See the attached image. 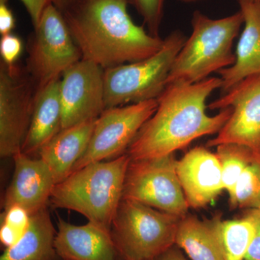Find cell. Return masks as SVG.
Here are the masks:
<instances>
[{
  "label": "cell",
  "mask_w": 260,
  "mask_h": 260,
  "mask_svg": "<svg viewBox=\"0 0 260 260\" xmlns=\"http://www.w3.org/2000/svg\"><path fill=\"white\" fill-rule=\"evenodd\" d=\"M223 220L221 214L200 220L188 213L178 225L175 245L190 260H225L221 242Z\"/></svg>",
  "instance_id": "cell-19"
},
{
  "label": "cell",
  "mask_w": 260,
  "mask_h": 260,
  "mask_svg": "<svg viewBox=\"0 0 260 260\" xmlns=\"http://www.w3.org/2000/svg\"><path fill=\"white\" fill-rule=\"evenodd\" d=\"M37 87L30 75L16 65L0 67V155L13 157L21 151L28 133Z\"/></svg>",
  "instance_id": "cell-10"
},
{
  "label": "cell",
  "mask_w": 260,
  "mask_h": 260,
  "mask_svg": "<svg viewBox=\"0 0 260 260\" xmlns=\"http://www.w3.org/2000/svg\"><path fill=\"white\" fill-rule=\"evenodd\" d=\"M130 160L124 153L110 161L85 166L54 186L49 203L54 208L78 212L89 222L111 230Z\"/></svg>",
  "instance_id": "cell-3"
},
{
  "label": "cell",
  "mask_w": 260,
  "mask_h": 260,
  "mask_svg": "<svg viewBox=\"0 0 260 260\" xmlns=\"http://www.w3.org/2000/svg\"><path fill=\"white\" fill-rule=\"evenodd\" d=\"M229 107L233 108L232 115L207 146L237 143L260 156V75L248 77L208 105L211 110Z\"/></svg>",
  "instance_id": "cell-11"
},
{
  "label": "cell",
  "mask_w": 260,
  "mask_h": 260,
  "mask_svg": "<svg viewBox=\"0 0 260 260\" xmlns=\"http://www.w3.org/2000/svg\"><path fill=\"white\" fill-rule=\"evenodd\" d=\"M186 41L181 30H174L154 55L104 70L106 109L158 99Z\"/></svg>",
  "instance_id": "cell-6"
},
{
  "label": "cell",
  "mask_w": 260,
  "mask_h": 260,
  "mask_svg": "<svg viewBox=\"0 0 260 260\" xmlns=\"http://www.w3.org/2000/svg\"><path fill=\"white\" fill-rule=\"evenodd\" d=\"M128 0H74L61 13L82 59L104 70L143 60L161 49L164 39L137 25Z\"/></svg>",
  "instance_id": "cell-2"
},
{
  "label": "cell",
  "mask_w": 260,
  "mask_h": 260,
  "mask_svg": "<svg viewBox=\"0 0 260 260\" xmlns=\"http://www.w3.org/2000/svg\"><path fill=\"white\" fill-rule=\"evenodd\" d=\"M155 260H188L183 254L180 248L174 245L162 253Z\"/></svg>",
  "instance_id": "cell-30"
},
{
  "label": "cell",
  "mask_w": 260,
  "mask_h": 260,
  "mask_svg": "<svg viewBox=\"0 0 260 260\" xmlns=\"http://www.w3.org/2000/svg\"><path fill=\"white\" fill-rule=\"evenodd\" d=\"M13 179L3 199L4 210L18 205L32 215L47 208L56 185L47 164L21 151L15 154Z\"/></svg>",
  "instance_id": "cell-13"
},
{
  "label": "cell",
  "mask_w": 260,
  "mask_h": 260,
  "mask_svg": "<svg viewBox=\"0 0 260 260\" xmlns=\"http://www.w3.org/2000/svg\"><path fill=\"white\" fill-rule=\"evenodd\" d=\"M74 0H52L53 5L58 9L62 12L65 8H68Z\"/></svg>",
  "instance_id": "cell-31"
},
{
  "label": "cell",
  "mask_w": 260,
  "mask_h": 260,
  "mask_svg": "<svg viewBox=\"0 0 260 260\" xmlns=\"http://www.w3.org/2000/svg\"><path fill=\"white\" fill-rule=\"evenodd\" d=\"M157 107L158 100L155 99L106 109L97 118L88 148L75 164L72 173L91 162L116 158L126 153Z\"/></svg>",
  "instance_id": "cell-9"
},
{
  "label": "cell",
  "mask_w": 260,
  "mask_h": 260,
  "mask_svg": "<svg viewBox=\"0 0 260 260\" xmlns=\"http://www.w3.org/2000/svg\"><path fill=\"white\" fill-rule=\"evenodd\" d=\"M179 1L183 2L185 3H196V2L202 1V0H179Z\"/></svg>",
  "instance_id": "cell-32"
},
{
  "label": "cell",
  "mask_w": 260,
  "mask_h": 260,
  "mask_svg": "<svg viewBox=\"0 0 260 260\" xmlns=\"http://www.w3.org/2000/svg\"><path fill=\"white\" fill-rule=\"evenodd\" d=\"M55 248L61 260H122L111 230L89 222L76 225L59 218Z\"/></svg>",
  "instance_id": "cell-15"
},
{
  "label": "cell",
  "mask_w": 260,
  "mask_h": 260,
  "mask_svg": "<svg viewBox=\"0 0 260 260\" xmlns=\"http://www.w3.org/2000/svg\"><path fill=\"white\" fill-rule=\"evenodd\" d=\"M177 172L189 208H205L224 190L216 154L205 147H195L177 160Z\"/></svg>",
  "instance_id": "cell-14"
},
{
  "label": "cell",
  "mask_w": 260,
  "mask_h": 260,
  "mask_svg": "<svg viewBox=\"0 0 260 260\" xmlns=\"http://www.w3.org/2000/svg\"><path fill=\"white\" fill-rule=\"evenodd\" d=\"M60 80H54L37 90L31 121L21 149L25 155H38L61 129Z\"/></svg>",
  "instance_id": "cell-18"
},
{
  "label": "cell",
  "mask_w": 260,
  "mask_h": 260,
  "mask_svg": "<svg viewBox=\"0 0 260 260\" xmlns=\"http://www.w3.org/2000/svg\"><path fill=\"white\" fill-rule=\"evenodd\" d=\"M23 51L21 39L13 34L3 36L0 40V54L4 64L9 67L16 65Z\"/></svg>",
  "instance_id": "cell-26"
},
{
  "label": "cell",
  "mask_w": 260,
  "mask_h": 260,
  "mask_svg": "<svg viewBox=\"0 0 260 260\" xmlns=\"http://www.w3.org/2000/svg\"><path fill=\"white\" fill-rule=\"evenodd\" d=\"M238 2L244 16V29L236 49L235 62L218 72L223 94L248 77L260 75V3Z\"/></svg>",
  "instance_id": "cell-16"
},
{
  "label": "cell",
  "mask_w": 260,
  "mask_h": 260,
  "mask_svg": "<svg viewBox=\"0 0 260 260\" xmlns=\"http://www.w3.org/2000/svg\"><path fill=\"white\" fill-rule=\"evenodd\" d=\"M221 85V79L217 77L195 83L168 84L157 99L156 110L126 153L132 160L165 156L186 148L201 137L218 134L232 115L233 108H225L211 116L206 113V102Z\"/></svg>",
  "instance_id": "cell-1"
},
{
  "label": "cell",
  "mask_w": 260,
  "mask_h": 260,
  "mask_svg": "<svg viewBox=\"0 0 260 260\" xmlns=\"http://www.w3.org/2000/svg\"><path fill=\"white\" fill-rule=\"evenodd\" d=\"M60 98L61 129L96 119L106 109L104 70L80 59L61 77Z\"/></svg>",
  "instance_id": "cell-12"
},
{
  "label": "cell",
  "mask_w": 260,
  "mask_h": 260,
  "mask_svg": "<svg viewBox=\"0 0 260 260\" xmlns=\"http://www.w3.org/2000/svg\"><path fill=\"white\" fill-rule=\"evenodd\" d=\"M253 1L258 2V3H260V0H253Z\"/></svg>",
  "instance_id": "cell-33"
},
{
  "label": "cell",
  "mask_w": 260,
  "mask_h": 260,
  "mask_svg": "<svg viewBox=\"0 0 260 260\" xmlns=\"http://www.w3.org/2000/svg\"><path fill=\"white\" fill-rule=\"evenodd\" d=\"M56 232L47 208L30 215L26 232L17 244L7 248L0 260H61L55 248Z\"/></svg>",
  "instance_id": "cell-20"
},
{
  "label": "cell",
  "mask_w": 260,
  "mask_h": 260,
  "mask_svg": "<svg viewBox=\"0 0 260 260\" xmlns=\"http://www.w3.org/2000/svg\"><path fill=\"white\" fill-rule=\"evenodd\" d=\"M181 217L122 199L111 234L122 260H155L175 245Z\"/></svg>",
  "instance_id": "cell-5"
},
{
  "label": "cell",
  "mask_w": 260,
  "mask_h": 260,
  "mask_svg": "<svg viewBox=\"0 0 260 260\" xmlns=\"http://www.w3.org/2000/svg\"><path fill=\"white\" fill-rule=\"evenodd\" d=\"M30 15L34 28L37 26L43 13L52 0H20Z\"/></svg>",
  "instance_id": "cell-29"
},
{
  "label": "cell",
  "mask_w": 260,
  "mask_h": 260,
  "mask_svg": "<svg viewBox=\"0 0 260 260\" xmlns=\"http://www.w3.org/2000/svg\"><path fill=\"white\" fill-rule=\"evenodd\" d=\"M143 19L148 32L159 37L166 0H128Z\"/></svg>",
  "instance_id": "cell-25"
},
{
  "label": "cell",
  "mask_w": 260,
  "mask_h": 260,
  "mask_svg": "<svg viewBox=\"0 0 260 260\" xmlns=\"http://www.w3.org/2000/svg\"><path fill=\"white\" fill-rule=\"evenodd\" d=\"M216 148L215 154L221 167L224 190L229 194V203L232 208L239 178L246 167L259 155L249 147L237 143H224Z\"/></svg>",
  "instance_id": "cell-21"
},
{
  "label": "cell",
  "mask_w": 260,
  "mask_h": 260,
  "mask_svg": "<svg viewBox=\"0 0 260 260\" xmlns=\"http://www.w3.org/2000/svg\"><path fill=\"white\" fill-rule=\"evenodd\" d=\"M255 234L254 222L247 215L223 220L221 242L225 260H244Z\"/></svg>",
  "instance_id": "cell-22"
},
{
  "label": "cell",
  "mask_w": 260,
  "mask_h": 260,
  "mask_svg": "<svg viewBox=\"0 0 260 260\" xmlns=\"http://www.w3.org/2000/svg\"><path fill=\"white\" fill-rule=\"evenodd\" d=\"M30 215L22 207L14 205L4 210L2 215L0 241L5 249L21 239L29 226Z\"/></svg>",
  "instance_id": "cell-24"
},
{
  "label": "cell",
  "mask_w": 260,
  "mask_h": 260,
  "mask_svg": "<svg viewBox=\"0 0 260 260\" xmlns=\"http://www.w3.org/2000/svg\"><path fill=\"white\" fill-rule=\"evenodd\" d=\"M244 215L251 219L255 226V234L244 260H260V210H246Z\"/></svg>",
  "instance_id": "cell-27"
},
{
  "label": "cell",
  "mask_w": 260,
  "mask_h": 260,
  "mask_svg": "<svg viewBox=\"0 0 260 260\" xmlns=\"http://www.w3.org/2000/svg\"><path fill=\"white\" fill-rule=\"evenodd\" d=\"M174 153L156 158L130 160L122 199L133 200L160 211L184 217L189 207L177 172Z\"/></svg>",
  "instance_id": "cell-7"
},
{
  "label": "cell",
  "mask_w": 260,
  "mask_h": 260,
  "mask_svg": "<svg viewBox=\"0 0 260 260\" xmlns=\"http://www.w3.org/2000/svg\"><path fill=\"white\" fill-rule=\"evenodd\" d=\"M27 59V71L37 90L59 79L82 59L60 10L50 3L35 28Z\"/></svg>",
  "instance_id": "cell-8"
},
{
  "label": "cell",
  "mask_w": 260,
  "mask_h": 260,
  "mask_svg": "<svg viewBox=\"0 0 260 260\" xmlns=\"http://www.w3.org/2000/svg\"><path fill=\"white\" fill-rule=\"evenodd\" d=\"M191 23L192 32L173 64L167 85L198 83L235 62L233 44L244 25L240 10L220 19L210 18L196 10Z\"/></svg>",
  "instance_id": "cell-4"
},
{
  "label": "cell",
  "mask_w": 260,
  "mask_h": 260,
  "mask_svg": "<svg viewBox=\"0 0 260 260\" xmlns=\"http://www.w3.org/2000/svg\"><path fill=\"white\" fill-rule=\"evenodd\" d=\"M96 119L61 129L41 149L38 155L50 169L56 184L71 174L75 164L85 153Z\"/></svg>",
  "instance_id": "cell-17"
},
{
  "label": "cell",
  "mask_w": 260,
  "mask_h": 260,
  "mask_svg": "<svg viewBox=\"0 0 260 260\" xmlns=\"http://www.w3.org/2000/svg\"><path fill=\"white\" fill-rule=\"evenodd\" d=\"M9 0H0V34L2 37L12 34L15 28V19L8 6Z\"/></svg>",
  "instance_id": "cell-28"
},
{
  "label": "cell",
  "mask_w": 260,
  "mask_h": 260,
  "mask_svg": "<svg viewBox=\"0 0 260 260\" xmlns=\"http://www.w3.org/2000/svg\"><path fill=\"white\" fill-rule=\"evenodd\" d=\"M260 210V156L249 164L239 178L232 208Z\"/></svg>",
  "instance_id": "cell-23"
}]
</instances>
